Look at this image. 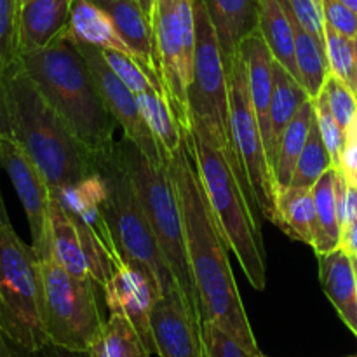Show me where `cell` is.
<instances>
[{"mask_svg":"<svg viewBox=\"0 0 357 357\" xmlns=\"http://www.w3.org/2000/svg\"><path fill=\"white\" fill-rule=\"evenodd\" d=\"M338 171L344 174L349 185H357V114L352 119L351 126L345 129L344 149H342Z\"/></svg>","mask_w":357,"mask_h":357,"instance_id":"41","label":"cell"},{"mask_svg":"<svg viewBox=\"0 0 357 357\" xmlns=\"http://www.w3.org/2000/svg\"><path fill=\"white\" fill-rule=\"evenodd\" d=\"M0 357H49L47 351H31V349L23 347V345L16 344L10 340L0 328Z\"/></svg>","mask_w":357,"mask_h":357,"instance_id":"42","label":"cell"},{"mask_svg":"<svg viewBox=\"0 0 357 357\" xmlns=\"http://www.w3.org/2000/svg\"><path fill=\"white\" fill-rule=\"evenodd\" d=\"M105 59L114 70L115 75L138 96V94L150 93V91H157L155 84L150 79L146 70L143 68L142 63L136 61L132 56L124 54V52H115V51H103ZM159 93V91H157Z\"/></svg>","mask_w":357,"mask_h":357,"instance_id":"35","label":"cell"},{"mask_svg":"<svg viewBox=\"0 0 357 357\" xmlns=\"http://www.w3.org/2000/svg\"><path fill=\"white\" fill-rule=\"evenodd\" d=\"M337 167H330L312 187L317 215V236L314 243L316 255H326L340 248L342 223L337 204Z\"/></svg>","mask_w":357,"mask_h":357,"instance_id":"28","label":"cell"},{"mask_svg":"<svg viewBox=\"0 0 357 357\" xmlns=\"http://www.w3.org/2000/svg\"><path fill=\"white\" fill-rule=\"evenodd\" d=\"M49 357H91L87 351H73V349H65V347H58V345L49 344L45 347Z\"/></svg>","mask_w":357,"mask_h":357,"instance_id":"45","label":"cell"},{"mask_svg":"<svg viewBox=\"0 0 357 357\" xmlns=\"http://www.w3.org/2000/svg\"><path fill=\"white\" fill-rule=\"evenodd\" d=\"M286 9H288L293 28H295L296 77H298V82L305 87L309 96L314 100V98L323 91L328 75H330L326 44L317 40L310 31H307L305 28L296 21V17L293 16V13L289 10L288 6H286Z\"/></svg>","mask_w":357,"mask_h":357,"instance_id":"27","label":"cell"},{"mask_svg":"<svg viewBox=\"0 0 357 357\" xmlns=\"http://www.w3.org/2000/svg\"><path fill=\"white\" fill-rule=\"evenodd\" d=\"M150 324L159 357H204L202 319L188 309L180 289L157 300Z\"/></svg>","mask_w":357,"mask_h":357,"instance_id":"16","label":"cell"},{"mask_svg":"<svg viewBox=\"0 0 357 357\" xmlns=\"http://www.w3.org/2000/svg\"><path fill=\"white\" fill-rule=\"evenodd\" d=\"M340 248L349 253L351 257L357 255V216L347 225L342 227V237H340Z\"/></svg>","mask_w":357,"mask_h":357,"instance_id":"44","label":"cell"},{"mask_svg":"<svg viewBox=\"0 0 357 357\" xmlns=\"http://www.w3.org/2000/svg\"><path fill=\"white\" fill-rule=\"evenodd\" d=\"M255 357H265V356H261V354H258V356H255ZM349 357H357V354H356V356H349Z\"/></svg>","mask_w":357,"mask_h":357,"instance_id":"53","label":"cell"},{"mask_svg":"<svg viewBox=\"0 0 357 357\" xmlns=\"http://www.w3.org/2000/svg\"><path fill=\"white\" fill-rule=\"evenodd\" d=\"M239 54L244 61V68H246L251 103H253L255 115L260 124L265 149H267L268 160H271V100L272 86H274V80H272L274 56L258 28L241 42Z\"/></svg>","mask_w":357,"mask_h":357,"instance_id":"18","label":"cell"},{"mask_svg":"<svg viewBox=\"0 0 357 357\" xmlns=\"http://www.w3.org/2000/svg\"><path fill=\"white\" fill-rule=\"evenodd\" d=\"M20 0H0V63L9 68L20 59Z\"/></svg>","mask_w":357,"mask_h":357,"instance_id":"34","label":"cell"},{"mask_svg":"<svg viewBox=\"0 0 357 357\" xmlns=\"http://www.w3.org/2000/svg\"><path fill=\"white\" fill-rule=\"evenodd\" d=\"M204 357H255L239 342L213 323H202Z\"/></svg>","mask_w":357,"mask_h":357,"instance_id":"38","label":"cell"},{"mask_svg":"<svg viewBox=\"0 0 357 357\" xmlns=\"http://www.w3.org/2000/svg\"><path fill=\"white\" fill-rule=\"evenodd\" d=\"M352 265H354V275H356V289H357V255L352 257Z\"/></svg>","mask_w":357,"mask_h":357,"instance_id":"49","label":"cell"},{"mask_svg":"<svg viewBox=\"0 0 357 357\" xmlns=\"http://www.w3.org/2000/svg\"><path fill=\"white\" fill-rule=\"evenodd\" d=\"M139 6H142L143 13L146 14V17L150 20L152 23V16H153V7H155V0H138Z\"/></svg>","mask_w":357,"mask_h":357,"instance_id":"46","label":"cell"},{"mask_svg":"<svg viewBox=\"0 0 357 357\" xmlns=\"http://www.w3.org/2000/svg\"><path fill=\"white\" fill-rule=\"evenodd\" d=\"M354 47H356V58H357V37L354 38Z\"/></svg>","mask_w":357,"mask_h":357,"instance_id":"50","label":"cell"},{"mask_svg":"<svg viewBox=\"0 0 357 357\" xmlns=\"http://www.w3.org/2000/svg\"><path fill=\"white\" fill-rule=\"evenodd\" d=\"M103 293L110 312L128 317L150 354H155L150 314L157 300L162 296V289L155 275L142 265L121 258L112 278L103 286Z\"/></svg>","mask_w":357,"mask_h":357,"instance_id":"15","label":"cell"},{"mask_svg":"<svg viewBox=\"0 0 357 357\" xmlns=\"http://www.w3.org/2000/svg\"><path fill=\"white\" fill-rule=\"evenodd\" d=\"M0 328L31 351L49 345L40 258L10 223H0Z\"/></svg>","mask_w":357,"mask_h":357,"instance_id":"7","label":"cell"},{"mask_svg":"<svg viewBox=\"0 0 357 357\" xmlns=\"http://www.w3.org/2000/svg\"><path fill=\"white\" fill-rule=\"evenodd\" d=\"M278 227L291 239L314 246L317 236V215L312 188L288 187L275 197Z\"/></svg>","mask_w":357,"mask_h":357,"instance_id":"25","label":"cell"},{"mask_svg":"<svg viewBox=\"0 0 357 357\" xmlns=\"http://www.w3.org/2000/svg\"><path fill=\"white\" fill-rule=\"evenodd\" d=\"M93 2L98 3L112 17L119 33L122 35L126 44L135 52L136 59L142 63L150 79L153 80L157 91L167 98L159 73L152 23L143 13L138 0H93Z\"/></svg>","mask_w":357,"mask_h":357,"instance_id":"17","label":"cell"},{"mask_svg":"<svg viewBox=\"0 0 357 357\" xmlns=\"http://www.w3.org/2000/svg\"><path fill=\"white\" fill-rule=\"evenodd\" d=\"M282 2L289 7V10L296 17V21L307 31H310L317 40L324 42L323 9H321L316 0H282Z\"/></svg>","mask_w":357,"mask_h":357,"instance_id":"39","label":"cell"},{"mask_svg":"<svg viewBox=\"0 0 357 357\" xmlns=\"http://www.w3.org/2000/svg\"><path fill=\"white\" fill-rule=\"evenodd\" d=\"M342 3H345V6L349 7V9H352L354 13H357V0H340Z\"/></svg>","mask_w":357,"mask_h":357,"instance_id":"48","label":"cell"},{"mask_svg":"<svg viewBox=\"0 0 357 357\" xmlns=\"http://www.w3.org/2000/svg\"><path fill=\"white\" fill-rule=\"evenodd\" d=\"M10 136V119H9V103H7V84H6V68L0 63V138Z\"/></svg>","mask_w":357,"mask_h":357,"instance_id":"43","label":"cell"},{"mask_svg":"<svg viewBox=\"0 0 357 357\" xmlns=\"http://www.w3.org/2000/svg\"><path fill=\"white\" fill-rule=\"evenodd\" d=\"M115 152L131 178L136 195L180 286L185 303L192 312L201 317L197 289H195L187 243H185L180 202L167 173V164L164 167H155L128 138H122L121 142L115 143Z\"/></svg>","mask_w":357,"mask_h":357,"instance_id":"6","label":"cell"},{"mask_svg":"<svg viewBox=\"0 0 357 357\" xmlns=\"http://www.w3.org/2000/svg\"><path fill=\"white\" fill-rule=\"evenodd\" d=\"M330 167H333V162H331V157L326 145H324L323 135H321L319 124H317L316 112H314V121L312 126H310L309 139H307L305 149H303L302 155H300L298 162H296L295 173H293V180L289 187L312 188L316 185V181Z\"/></svg>","mask_w":357,"mask_h":357,"instance_id":"32","label":"cell"},{"mask_svg":"<svg viewBox=\"0 0 357 357\" xmlns=\"http://www.w3.org/2000/svg\"><path fill=\"white\" fill-rule=\"evenodd\" d=\"M20 61L93 160L108 155L115 146V121L68 33L40 51L21 54Z\"/></svg>","mask_w":357,"mask_h":357,"instance_id":"2","label":"cell"},{"mask_svg":"<svg viewBox=\"0 0 357 357\" xmlns=\"http://www.w3.org/2000/svg\"><path fill=\"white\" fill-rule=\"evenodd\" d=\"M319 279L324 293L345 326L357 337V289L352 257L342 248L319 255Z\"/></svg>","mask_w":357,"mask_h":357,"instance_id":"20","label":"cell"},{"mask_svg":"<svg viewBox=\"0 0 357 357\" xmlns=\"http://www.w3.org/2000/svg\"><path fill=\"white\" fill-rule=\"evenodd\" d=\"M75 44L80 54L86 59L91 73H93L105 107L124 131V138L131 139L153 166H166V153H164L162 146L159 145L153 132L149 129L145 119L139 114L136 94L115 75V72L105 59L103 49L96 47V45L80 44V42H75Z\"/></svg>","mask_w":357,"mask_h":357,"instance_id":"13","label":"cell"},{"mask_svg":"<svg viewBox=\"0 0 357 357\" xmlns=\"http://www.w3.org/2000/svg\"><path fill=\"white\" fill-rule=\"evenodd\" d=\"M73 0H30L20 10V56L54 44L68 31Z\"/></svg>","mask_w":357,"mask_h":357,"instance_id":"19","label":"cell"},{"mask_svg":"<svg viewBox=\"0 0 357 357\" xmlns=\"http://www.w3.org/2000/svg\"><path fill=\"white\" fill-rule=\"evenodd\" d=\"M159 73L181 129L190 131L188 86L194 77L195 20L192 0H155L152 16Z\"/></svg>","mask_w":357,"mask_h":357,"instance_id":"10","label":"cell"},{"mask_svg":"<svg viewBox=\"0 0 357 357\" xmlns=\"http://www.w3.org/2000/svg\"><path fill=\"white\" fill-rule=\"evenodd\" d=\"M272 80H274V86H272L271 100V164L274 169L275 153H278L282 132L298 114L300 107L312 98L298 82V79L275 58L272 65Z\"/></svg>","mask_w":357,"mask_h":357,"instance_id":"24","label":"cell"},{"mask_svg":"<svg viewBox=\"0 0 357 357\" xmlns=\"http://www.w3.org/2000/svg\"><path fill=\"white\" fill-rule=\"evenodd\" d=\"M0 223H10V222H9V215H7L6 204H3L2 190H0Z\"/></svg>","mask_w":357,"mask_h":357,"instance_id":"47","label":"cell"},{"mask_svg":"<svg viewBox=\"0 0 357 357\" xmlns=\"http://www.w3.org/2000/svg\"><path fill=\"white\" fill-rule=\"evenodd\" d=\"M52 197L58 199L65 209H68L73 215L80 216L94 232L100 236V239L107 244L108 250L121 258L115 251L114 241H112L110 229L107 225V220L103 215V201L107 197V185H105L103 176L98 169L87 174L80 181L73 185H66V187L59 188V190L52 192Z\"/></svg>","mask_w":357,"mask_h":357,"instance_id":"21","label":"cell"},{"mask_svg":"<svg viewBox=\"0 0 357 357\" xmlns=\"http://www.w3.org/2000/svg\"><path fill=\"white\" fill-rule=\"evenodd\" d=\"M195 20V56L194 77L188 86V114H190V131L211 143L215 149L223 152L230 167L236 173L246 190L253 208L255 202L250 180L237 155L236 145L230 129V105H229V75L220 47L218 35L209 20L208 9L202 0H192ZM260 213V211H258Z\"/></svg>","mask_w":357,"mask_h":357,"instance_id":"5","label":"cell"},{"mask_svg":"<svg viewBox=\"0 0 357 357\" xmlns=\"http://www.w3.org/2000/svg\"><path fill=\"white\" fill-rule=\"evenodd\" d=\"M0 166L6 169L31 234V246L40 260L49 258V211L52 190L47 180L13 136L0 138Z\"/></svg>","mask_w":357,"mask_h":357,"instance_id":"14","label":"cell"},{"mask_svg":"<svg viewBox=\"0 0 357 357\" xmlns=\"http://www.w3.org/2000/svg\"><path fill=\"white\" fill-rule=\"evenodd\" d=\"M323 2L324 24L337 30L345 37H357V13L349 9L340 0H321Z\"/></svg>","mask_w":357,"mask_h":357,"instance_id":"40","label":"cell"},{"mask_svg":"<svg viewBox=\"0 0 357 357\" xmlns=\"http://www.w3.org/2000/svg\"><path fill=\"white\" fill-rule=\"evenodd\" d=\"M10 136L24 149L52 192L94 171V160L49 105L17 59L6 70Z\"/></svg>","mask_w":357,"mask_h":357,"instance_id":"3","label":"cell"},{"mask_svg":"<svg viewBox=\"0 0 357 357\" xmlns=\"http://www.w3.org/2000/svg\"><path fill=\"white\" fill-rule=\"evenodd\" d=\"M316 2L319 3V7H321V9H323V2H321V0H316Z\"/></svg>","mask_w":357,"mask_h":357,"instance_id":"51","label":"cell"},{"mask_svg":"<svg viewBox=\"0 0 357 357\" xmlns=\"http://www.w3.org/2000/svg\"><path fill=\"white\" fill-rule=\"evenodd\" d=\"M258 30L272 56L296 77L295 28L282 0H258Z\"/></svg>","mask_w":357,"mask_h":357,"instance_id":"26","label":"cell"},{"mask_svg":"<svg viewBox=\"0 0 357 357\" xmlns=\"http://www.w3.org/2000/svg\"><path fill=\"white\" fill-rule=\"evenodd\" d=\"M227 75H229L230 129H232L237 155L248 174L258 211L265 220L278 225V209H275L278 187H275L274 171L268 160L260 124L255 115L246 68L239 52L227 65Z\"/></svg>","mask_w":357,"mask_h":357,"instance_id":"11","label":"cell"},{"mask_svg":"<svg viewBox=\"0 0 357 357\" xmlns=\"http://www.w3.org/2000/svg\"><path fill=\"white\" fill-rule=\"evenodd\" d=\"M136 101H138L139 114L145 119L146 126L153 132L159 145L162 146L166 159H169V155L176 152L183 139V129L178 124L169 101L157 91L138 94Z\"/></svg>","mask_w":357,"mask_h":357,"instance_id":"31","label":"cell"},{"mask_svg":"<svg viewBox=\"0 0 357 357\" xmlns=\"http://www.w3.org/2000/svg\"><path fill=\"white\" fill-rule=\"evenodd\" d=\"M167 173L180 202L202 323L216 324L246 351L258 356L260 351L230 267L229 246L209 206L187 129H183L181 145L167 159Z\"/></svg>","mask_w":357,"mask_h":357,"instance_id":"1","label":"cell"},{"mask_svg":"<svg viewBox=\"0 0 357 357\" xmlns=\"http://www.w3.org/2000/svg\"><path fill=\"white\" fill-rule=\"evenodd\" d=\"M323 91L326 94L331 112L345 131L357 114V96L354 91L333 73L328 75Z\"/></svg>","mask_w":357,"mask_h":357,"instance_id":"37","label":"cell"},{"mask_svg":"<svg viewBox=\"0 0 357 357\" xmlns=\"http://www.w3.org/2000/svg\"><path fill=\"white\" fill-rule=\"evenodd\" d=\"M218 35L225 65L239 52V45L258 28V0H202Z\"/></svg>","mask_w":357,"mask_h":357,"instance_id":"22","label":"cell"},{"mask_svg":"<svg viewBox=\"0 0 357 357\" xmlns=\"http://www.w3.org/2000/svg\"><path fill=\"white\" fill-rule=\"evenodd\" d=\"M190 142L220 232L251 286L264 291L267 288V257L258 225L260 213L253 208L223 152L194 131H190Z\"/></svg>","mask_w":357,"mask_h":357,"instance_id":"4","label":"cell"},{"mask_svg":"<svg viewBox=\"0 0 357 357\" xmlns=\"http://www.w3.org/2000/svg\"><path fill=\"white\" fill-rule=\"evenodd\" d=\"M63 271L103 288L121 258L115 257L80 216L52 197L49 211V258Z\"/></svg>","mask_w":357,"mask_h":357,"instance_id":"12","label":"cell"},{"mask_svg":"<svg viewBox=\"0 0 357 357\" xmlns=\"http://www.w3.org/2000/svg\"><path fill=\"white\" fill-rule=\"evenodd\" d=\"M94 169L100 171L107 185L101 208L119 257L152 272L162 295L180 289L115 146L108 155L94 159Z\"/></svg>","mask_w":357,"mask_h":357,"instance_id":"8","label":"cell"},{"mask_svg":"<svg viewBox=\"0 0 357 357\" xmlns=\"http://www.w3.org/2000/svg\"><path fill=\"white\" fill-rule=\"evenodd\" d=\"M314 121V101L309 100L300 107L298 114L295 115L286 131L282 132L279 142L278 153L274 162V180L279 190H284L291 185L293 173H295L296 162L302 155L305 143L309 139L310 126Z\"/></svg>","mask_w":357,"mask_h":357,"instance_id":"29","label":"cell"},{"mask_svg":"<svg viewBox=\"0 0 357 357\" xmlns=\"http://www.w3.org/2000/svg\"><path fill=\"white\" fill-rule=\"evenodd\" d=\"M66 33L73 42L96 45L103 51L124 52L136 59L135 52L119 33L112 17L93 0H73Z\"/></svg>","mask_w":357,"mask_h":357,"instance_id":"23","label":"cell"},{"mask_svg":"<svg viewBox=\"0 0 357 357\" xmlns=\"http://www.w3.org/2000/svg\"><path fill=\"white\" fill-rule=\"evenodd\" d=\"M91 357H150V351L128 317L112 312L87 349Z\"/></svg>","mask_w":357,"mask_h":357,"instance_id":"30","label":"cell"},{"mask_svg":"<svg viewBox=\"0 0 357 357\" xmlns=\"http://www.w3.org/2000/svg\"><path fill=\"white\" fill-rule=\"evenodd\" d=\"M324 42H326L330 73L344 80L357 96V58L354 38L345 37L324 24Z\"/></svg>","mask_w":357,"mask_h":357,"instance_id":"33","label":"cell"},{"mask_svg":"<svg viewBox=\"0 0 357 357\" xmlns=\"http://www.w3.org/2000/svg\"><path fill=\"white\" fill-rule=\"evenodd\" d=\"M312 101H314V112H316L317 124H319V131L324 139V145H326L328 152H330L333 167H337L338 169V167H340L342 149H344L345 131L342 129V126L338 124L333 112H331L330 103H328V98L326 94H324V91H321Z\"/></svg>","mask_w":357,"mask_h":357,"instance_id":"36","label":"cell"},{"mask_svg":"<svg viewBox=\"0 0 357 357\" xmlns=\"http://www.w3.org/2000/svg\"><path fill=\"white\" fill-rule=\"evenodd\" d=\"M40 271L49 344L87 351L105 324L94 293L96 284L68 274L52 260H40Z\"/></svg>","mask_w":357,"mask_h":357,"instance_id":"9","label":"cell"},{"mask_svg":"<svg viewBox=\"0 0 357 357\" xmlns=\"http://www.w3.org/2000/svg\"><path fill=\"white\" fill-rule=\"evenodd\" d=\"M21 2V6H23V3H26V2H30V0H20Z\"/></svg>","mask_w":357,"mask_h":357,"instance_id":"52","label":"cell"}]
</instances>
